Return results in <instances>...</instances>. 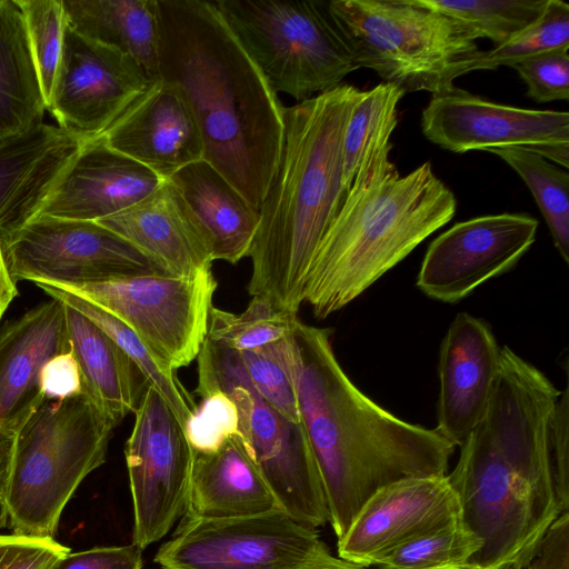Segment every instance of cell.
<instances>
[{
	"label": "cell",
	"instance_id": "obj_16",
	"mask_svg": "<svg viewBox=\"0 0 569 569\" xmlns=\"http://www.w3.org/2000/svg\"><path fill=\"white\" fill-rule=\"evenodd\" d=\"M538 226V220L526 213L458 222L430 243L417 286L432 299L458 302L511 269L535 242Z\"/></svg>",
	"mask_w": 569,
	"mask_h": 569
},
{
	"label": "cell",
	"instance_id": "obj_31",
	"mask_svg": "<svg viewBox=\"0 0 569 569\" xmlns=\"http://www.w3.org/2000/svg\"><path fill=\"white\" fill-rule=\"evenodd\" d=\"M507 162L525 181L545 217L553 243L569 262V174L540 153L526 147L486 150Z\"/></svg>",
	"mask_w": 569,
	"mask_h": 569
},
{
	"label": "cell",
	"instance_id": "obj_27",
	"mask_svg": "<svg viewBox=\"0 0 569 569\" xmlns=\"http://www.w3.org/2000/svg\"><path fill=\"white\" fill-rule=\"evenodd\" d=\"M68 24L81 36L117 49L152 79L158 70V0H62Z\"/></svg>",
	"mask_w": 569,
	"mask_h": 569
},
{
	"label": "cell",
	"instance_id": "obj_8",
	"mask_svg": "<svg viewBox=\"0 0 569 569\" xmlns=\"http://www.w3.org/2000/svg\"><path fill=\"white\" fill-rule=\"evenodd\" d=\"M214 3L277 93L300 102L341 84L359 69L328 1Z\"/></svg>",
	"mask_w": 569,
	"mask_h": 569
},
{
	"label": "cell",
	"instance_id": "obj_15",
	"mask_svg": "<svg viewBox=\"0 0 569 569\" xmlns=\"http://www.w3.org/2000/svg\"><path fill=\"white\" fill-rule=\"evenodd\" d=\"M150 81L131 57L68 24L47 109L61 129L89 141L99 138Z\"/></svg>",
	"mask_w": 569,
	"mask_h": 569
},
{
	"label": "cell",
	"instance_id": "obj_4",
	"mask_svg": "<svg viewBox=\"0 0 569 569\" xmlns=\"http://www.w3.org/2000/svg\"><path fill=\"white\" fill-rule=\"evenodd\" d=\"M361 90L341 83L284 109L277 171L259 210L248 293L298 315L316 251L346 197L342 146Z\"/></svg>",
	"mask_w": 569,
	"mask_h": 569
},
{
	"label": "cell",
	"instance_id": "obj_46",
	"mask_svg": "<svg viewBox=\"0 0 569 569\" xmlns=\"http://www.w3.org/2000/svg\"><path fill=\"white\" fill-rule=\"evenodd\" d=\"M16 433L0 428V506L10 477Z\"/></svg>",
	"mask_w": 569,
	"mask_h": 569
},
{
	"label": "cell",
	"instance_id": "obj_10",
	"mask_svg": "<svg viewBox=\"0 0 569 569\" xmlns=\"http://www.w3.org/2000/svg\"><path fill=\"white\" fill-rule=\"evenodd\" d=\"M51 286L117 317L164 365L177 370L198 357L218 283L210 267L188 277L146 273L103 282Z\"/></svg>",
	"mask_w": 569,
	"mask_h": 569
},
{
	"label": "cell",
	"instance_id": "obj_38",
	"mask_svg": "<svg viewBox=\"0 0 569 569\" xmlns=\"http://www.w3.org/2000/svg\"><path fill=\"white\" fill-rule=\"evenodd\" d=\"M201 398L200 405L183 427L194 453L214 451L228 438L241 435L238 408L228 393L213 390Z\"/></svg>",
	"mask_w": 569,
	"mask_h": 569
},
{
	"label": "cell",
	"instance_id": "obj_19",
	"mask_svg": "<svg viewBox=\"0 0 569 569\" xmlns=\"http://www.w3.org/2000/svg\"><path fill=\"white\" fill-rule=\"evenodd\" d=\"M501 348L490 326L460 312L440 347L436 430L456 448L485 416L499 373Z\"/></svg>",
	"mask_w": 569,
	"mask_h": 569
},
{
	"label": "cell",
	"instance_id": "obj_28",
	"mask_svg": "<svg viewBox=\"0 0 569 569\" xmlns=\"http://www.w3.org/2000/svg\"><path fill=\"white\" fill-rule=\"evenodd\" d=\"M46 101L23 14L0 0V142L43 123Z\"/></svg>",
	"mask_w": 569,
	"mask_h": 569
},
{
	"label": "cell",
	"instance_id": "obj_34",
	"mask_svg": "<svg viewBox=\"0 0 569 569\" xmlns=\"http://www.w3.org/2000/svg\"><path fill=\"white\" fill-rule=\"evenodd\" d=\"M569 49V4L548 0L540 17L508 41L481 51L471 66L476 70H493L549 51Z\"/></svg>",
	"mask_w": 569,
	"mask_h": 569
},
{
	"label": "cell",
	"instance_id": "obj_39",
	"mask_svg": "<svg viewBox=\"0 0 569 569\" xmlns=\"http://www.w3.org/2000/svg\"><path fill=\"white\" fill-rule=\"evenodd\" d=\"M527 86V96L538 103L568 100L569 49L527 58L512 67Z\"/></svg>",
	"mask_w": 569,
	"mask_h": 569
},
{
	"label": "cell",
	"instance_id": "obj_2",
	"mask_svg": "<svg viewBox=\"0 0 569 569\" xmlns=\"http://www.w3.org/2000/svg\"><path fill=\"white\" fill-rule=\"evenodd\" d=\"M157 76L187 101L203 160L258 211L278 168L284 109L214 1L158 0Z\"/></svg>",
	"mask_w": 569,
	"mask_h": 569
},
{
	"label": "cell",
	"instance_id": "obj_29",
	"mask_svg": "<svg viewBox=\"0 0 569 569\" xmlns=\"http://www.w3.org/2000/svg\"><path fill=\"white\" fill-rule=\"evenodd\" d=\"M51 298H57L80 311L103 330L133 361L148 385L156 389L184 427L197 409L192 396L176 376V370L164 365L143 341L121 320L98 305L49 283L37 282Z\"/></svg>",
	"mask_w": 569,
	"mask_h": 569
},
{
	"label": "cell",
	"instance_id": "obj_43",
	"mask_svg": "<svg viewBox=\"0 0 569 569\" xmlns=\"http://www.w3.org/2000/svg\"><path fill=\"white\" fill-rule=\"evenodd\" d=\"M41 389L49 400L83 393L81 372L71 350L52 357L46 363L41 371Z\"/></svg>",
	"mask_w": 569,
	"mask_h": 569
},
{
	"label": "cell",
	"instance_id": "obj_17",
	"mask_svg": "<svg viewBox=\"0 0 569 569\" xmlns=\"http://www.w3.org/2000/svg\"><path fill=\"white\" fill-rule=\"evenodd\" d=\"M447 475L405 478L378 489L337 540L338 557L368 567L395 549L461 520Z\"/></svg>",
	"mask_w": 569,
	"mask_h": 569
},
{
	"label": "cell",
	"instance_id": "obj_18",
	"mask_svg": "<svg viewBox=\"0 0 569 569\" xmlns=\"http://www.w3.org/2000/svg\"><path fill=\"white\" fill-rule=\"evenodd\" d=\"M99 138L163 181L203 160L202 139L187 101L159 76Z\"/></svg>",
	"mask_w": 569,
	"mask_h": 569
},
{
	"label": "cell",
	"instance_id": "obj_20",
	"mask_svg": "<svg viewBox=\"0 0 569 569\" xmlns=\"http://www.w3.org/2000/svg\"><path fill=\"white\" fill-rule=\"evenodd\" d=\"M69 350L64 303L57 298L0 328V428L16 433L40 407L43 367Z\"/></svg>",
	"mask_w": 569,
	"mask_h": 569
},
{
	"label": "cell",
	"instance_id": "obj_44",
	"mask_svg": "<svg viewBox=\"0 0 569 569\" xmlns=\"http://www.w3.org/2000/svg\"><path fill=\"white\" fill-rule=\"evenodd\" d=\"M522 569H569V510L559 513Z\"/></svg>",
	"mask_w": 569,
	"mask_h": 569
},
{
	"label": "cell",
	"instance_id": "obj_25",
	"mask_svg": "<svg viewBox=\"0 0 569 569\" xmlns=\"http://www.w3.org/2000/svg\"><path fill=\"white\" fill-rule=\"evenodd\" d=\"M281 510L241 435L217 450L194 453L187 516L217 519Z\"/></svg>",
	"mask_w": 569,
	"mask_h": 569
},
{
	"label": "cell",
	"instance_id": "obj_41",
	"mask_svg": "<svg viewBox=\"0 0 569 569\" xmlns=\"http://www.w3.org/2000/svg\"><path fill=\"white\" fill-rule=\"evenodd\" d=\"M552 480L561 511L569 510V392L568 386L553 409L549 427Z\"/></svg>",
	"mask_w": 569,
	"mask_h": 569
},
{
	"label": "cell",
	"instance_id": "obj_47",
	"mask_svg": "<svg viewBox=\"0 0 569 569\" xmlns=\"http://www.w3.org/2000/svg\"><path fill=\"white\" fill-rule=\"evenodd\" d=\"M16 282L9 271L0 241V319L19 293Z\"/></svg>",
	"mask_w": 569,
	"mask_h": 569
},
{
	"label": "cell",
	"instance_id": "obj_22",
	"mask_svg": "<svg viewBox=\"0 0 569 569\" xmlns=\"http://www.w3.org/2000/svg\"><path fill=\"white\" fill-rule=\"evenodd\" d=\"M87 141L41 123L0 142V241L40 214Z\"/></svg>",
	"mask_w": 569,
	"mask_h": 569
},
{
	"label": "cell",
	"instance_id": "obj_11",
	"mask_svg": "<svg viewBox=\"0 0 569 569\" xmlns=\"http://www.w3.org/2000/svg\"><path fill=\"white\" fill-rule=\"evenodd\" d=\"M16 281L76 286L166 273L129 241L97 221L39 214L1 241Z\"/></svg>",
	"mask_w": 569,
	"mask_h": 569
},
{
	"label": "cell",
	"instance_id": "obj_7",
	"mask_svg": "<svg viewBox=\"0 0 569 569\" xmlns=\"http://www.w3.org/2000/svg\"><path fill=\"white\" fill-rule=\"evenodd\" d=\"M328 7L358 68L405 93L452 91L482 51L467 28L418 0H331Z\"/></svg>",
	"mask_w": 569,
	"mask_h": 569
},
{
	"label": "cell",
	"instance_id": "obj_14",
	"mask_svg": "<svg viewBox=\"0 0 569 569\" xmlns=\"http://www.w3.org/2000/svg\"><path fill=\"white\" fill-rule=\"evenodd\" d=\"M421 129L429 141L456 153L517 146L569 167L567 111L499 104L456 87L431 97Z\"/></svg>",
	"mask_w": 569,
	"mask_h": 569
},
{
	"label": "cell",
	"instance_id": "obj_5",
	"mask_svg": "<svg viewBox=\"0 0 569 569\" xmlns=\"http://www.w3.org/2000/svg\"><path fill=\"white\" fill-rule=\"evenodd\" d=\"M391 150L389 142L360 168L316 251L302 302L317 319L358 298L456 213L430 162L401 176Z\"/></svg>",
	"mask_w": 569,
	"mask_h": 569
},
{
	"label": "cell",
	"instance_id": "obj_30",
	"mask_svg": "<svg viewBox=\"0 0 569 569\" xmlns=\"http://www.w3.org/2000/svg\"><path fill=\"white\" fill-rule=\"evenodd\" d=\"M405 94L387 82L360 92L343 134L342 186L346 193L369 157L390 142L398 123V103Z\"/></svg>",
	"mask_w": 569,
	"mask_h": 569
},
{
	"label": "cell",
	"instance_id": "obj_3",
	"mask_svg": "<svg viewBox=\"0 0 569 569\" xmlns=\"http://www.w3.org/2000/svg\"><path fill=\"white\" fill-rule=\"evenodd\" d=\"M290 340L300 417L337 540L381 487L448 475L456 447L436 428L406 422L363 395L339 365L331 330L298 319Z\"/></svg>",
	"mask_w": 569,
	"mask_h": 569
},
{
	"label": "cell",
	"instance_id": "obj_36",
	"mask_svg": "<svg viewBox=\"0 0 569 569\" xmlns=\"http://www.w3.org/2000/svg\"><path fill=\"white\" fill-rule=\"evenodd\" d=\"M481 540L461 520L419 537L388 553L377 567L383 569H433L470 561Z\"/></svg>",
	"mask_w": 569,
	"mask_h": 569
},
{
	"label": "cell",
	"instance_id": "obj_9",
	"mask_svg": "<svg viewBox=\"0 0 569 569\" xmlns=\"http://www.w3.org/2000/svg\"><path fill=\"white\" fill-rule=\"evenodd\" d=\"M200 397L228 393L239 412V429L280 509L317 529L329 521L319 469L302 421L295 422L266 402L248 379L236 351L204 339L197 357Z\"/></svg>",
	"mask_w": 569,
	"mask_h": 569
},
{
	"label": "cell",
	"instance_id": "obj_26",
	"mask_svg": "<svg viewBox=\"0 0 569 569\" xmlns=\"http://www.w3.org/2000/svg\"><path fill=\"white\" fill-rule=\"evenodd\" d=\"M64 311L70 350L81 372L83 393L118 426L136 411L149 385L103 330L67 303Z\"/></svg>",
	"mask_w": 569,
	"mask_h": 569
},
{
	"label": "cell",
	"instance_id": "obj_32",
	"mask_svg": "<svg viewBox=\"0 0 569 569\" xmlns=\"http://www.w3.org/2000/svg\"><path fill=\"white\" fill-rule=\"evenodd\" d=\"M548 0H418L499 46L533 23Z\"/></svg>",
	"mask_w": 569,
	"mask_h": 569
},
{
	"label": "cell",
	"instance_id": "obj_1",
	"mask_svg": "<svg viewBox=\"0 0 569 569\" xmlns=\"http://www.w3.org/2000/svg\"><path fill=\"white\" fill-rule=\"evenodd\" d=\"M561 390L509 347L489 407L447 475L463 523L481 540L470 561L522 569L560 512L549 427Z\"/></svg>",
	"mask_w": 569,
	"mask_h": 569
},
{
	"label": "cell",
	"instance_id": "obj_48",
	"mask_svg": "<svg viewBox=\"0 0 569 569\" xmlns=\"http://www.w3.org/2000/svg\"><path fill=\"white\" fill-rule=\"evenodd\" d=\"M433 569H495V568L485 567L482 565H479V563H476L472 561H467V562H461V563L447 565V566H442V567H438V568H433Z\"/></svg>",
	"mask_w": 569,
	"mask_h": 569
},
{
	"label": "cell",
	"instance_id": "obj_23",
	"mask_svg": "<svg viewBox=\"0 0 569 569\" xmlns=\"http://www.w3.org/2000/svg\"><path fill=\"white\" fill-rule=\"evenodd\" d=\"M211 260L231 264L249 257L259 211L210 163L193 162L169 179Z\"/></svg>",
	"mask_w": 569,
	"mask_h": 569
},
{
	"label": "cell",
	"instance_id": "obj_45",
	"mask_svg": "<svg viewBox=\"0 0 569 569\" xmlns=\"http://www.w3.org/2000/svg\"><path fill=\"white\" fill-rule=\"evenodd\" d=\"M297 569H383L381 567H368L331 555L326 543L322 542L316 552Z\"/></svg>",
	"mask_w": 569,
	"mask_h": 569
},
{
	"label": "cell",
	"instance_id": "obj_42",
	"mask_svg": "<svg viewBox=\"0 0 569 569\" xmlns=\"http://www.w3.org/2000/svg\"><path fill=\"white\" fill-rule=\"evenodd\" d=\"M142 550L134 543L68 552L50 569H142Z\"/></svg>",
	"mask_w": 569,
	"mask_h": 569
},
{
	"label": "cell",
	"instance_id": "obj_21",
	"mask_svg": "<svg viewBox=\"0 0 569 569\" xmlns=\"http://www.w3.org/2000/svg\"><path fill=\"white\" fill-rule=\"evenodd\" d=\"M162 181L100 138L92 139L69 164L40 214L99 221L139 202Z\"/></svg>",
	"mask_w": 569,
	"mask_h": 569
},
{
	"label": "cell",
	"instance_id": "obj_24",
	"mask_svg": "<svg viewBox=\"0 0 569 569\" xmlns=\"http://www.w3.org/2000/svg\"><path fill=\"white\" fill-rule=\"evenodd\" d=\"M97 222L129 241L168 274L188 277L212 266L206 246L168 181L128 209Z\"/></svg>",
	"mask_w": 569,
	"mask_h": 569
},
{
	"label": "cell",
	"instance_id": "obj_6",
	"mask_svg": "<svg viewBox=\"0 0 569 569\" xmlns=\"http://www.w3.org/2000/svg\"><path fill=\"white\" fill-rule=\"evenodd\" d=\"M116 427L84 393L44 399L16 432L1 526L54 538L80 483L104 463Z\"/></svg>",
	"mask_w": 569,
	"mask_h": 569
},
{
	"label": "cell",
	"instance_id": "obj_37",
	"mask_svg": "<svg viewBox=\"0 0 569 569\" xmlns=\"http://www.w3.org/2000/svg\"><path fill=\"white\" fill-rule=\"evenodd\" d=\"M29 38L46 107L58 73L68 21L62 0H16Z\"/></svg>",
	"mask_w": 569,
	"mask_h": 569
},
{
	"label": "cell",
	"instance_id": "obj_13",
	"mask_svg": "<svg viewBox=\"0 0 569 569\" xmlns=\"http://www.w3.org/2000/svg\"><path fill=\"white\" fill-rule=\"evenodd\" d=\"M184 518L163 543L160 569H297L323 542L282 510L236 518Z\"/></svg>",
	"mask_w": 569,
	"mask_h": 569
},
{
	"label": "cell",
	"instance_id": "obj_12",
	"mask_svg": "<svg viewBox=\"0 0 569 569\" xmlns=\"http://www.w3.org/2000/svg\"><path fill=\"white\" fill-rule=\"evenodd\" d=\"M124 457L133 507L132 543L144 550L186 513L194 452L168 403L148 386Z\"/></svg>",
	"mask_w": 569,
	"mask_h": 569
},
{
	"label": "cell",
	"instance_id": "obj_35",
	"mask_svg": "<svg viewBox=\"0 0 569 569\" xmlns=\"http://www.w3.org/2000/svg\"><path fill=\"white\" fill-rule=\"evenodd\" d=\"M290 338L237 353L260 397L291 421L301 422Z\"/></svg>",
	"mask_w": 569,
	"mask_h": 569
},
{
	"label": "cell",
	"instance_id": "obj_33",
	"mask_svg": "<svg viewBox=\"0 0 569 569\" xmlns=\"http://www.w3.org/2000/svg\"><path fill=\"white\" fill-rule=\"evenodd\" d=\"M298 319L257 298L241 313L212 306L206 338L236 352L249 351L290 337Z\"/></svg>",
	"mask_w": 569,
	"mask_h": 569
},
{
	"label": "cell",
	"instance_id": "obj_40",
	"mask_svg": "<svg viewBox=\"0 0 569 569\" xmlns=\"http://www.w3.org/2000/svg\"><path fill=\"white\" fill-rule=\"evenodd\" d=\"M70 551L50 537L0 535V569H50Z\"/></svg>",
	"mask_w": 569,
	"mask_h": 569
}]
</instances>
